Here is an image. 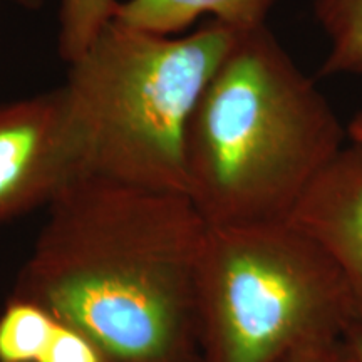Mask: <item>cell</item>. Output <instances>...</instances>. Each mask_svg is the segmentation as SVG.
<instances>
[{"label":"cell","instance_id":"7a4b0ae2","mask_svg":"<svg viewBox=\"0 0 362 362\" xmlns=\"http://www.w3.org/2000/svg\"><path fill=\"white\" fill-rule=\"evenodd\" d=\"M346 136L269 25L243 30L189 117L187 194L208 226L288 220Z\"/></svg>","mask_w":362,"mask_h":362},{"label":"cell","instance_id":"9a60e30c","mask_svg":"<svg viewBox=\"0 0 362 362\" xmlns=\"http://www.w3.org/2000/svg\"><path fill=\"white\" fill-rule=\"evenodd\" d=\"M12 2L24 8H29V11H37V8L42 7L44 0H12Z\"/></svg>","mask_w":362,"mask_h":362},{"label":"cell","instance_id":"ba28073f","mask_svg":"<svg viewBox=\"0 0 362 362\" xmlns=\"http://www.w3.org/2000/svg\"><path fill=\"white\" fill-rule=\"evenodd\" d=\"M314 13L329 39L320 72L362 78V0H314Z\"/></svg>","mask_w":362,"mask_h":362},{"label":"cell","instance_id":"8992f818","mask_svg":"<svg viewBox=\"0 0 362 362\" xmlns=\"http://www.w3.org/2000/svg\"><path fill=\"white\" fill-rule=\"evenodd\" d=\"M288 220L334 257L362 296V141L344 144Z\"/></svg>","mask_w":362,"mask_h":362},{"label":"cell","instance_id":"8fae6325","mask_svg":"<svg viewBox=\"0 0 362 362\" xmlns=\"http://www.w3.org/2000/svg\"><path fill=\"white\" fill-rule=\"evenodd\" d=\"M37 362H101V356L88 337L57 322Z\"/></svg>","mask_w":362,"mask_h":362},{"label":"cell","instance_id":"30bf717a","mask_svg":"<svg viewBox=\"0 0 362 362\" xmlns=\"http://www.w3.org/2000/svg\"><path fill=\"white\" fill-rule=\"evenodd\" d=\"M117 6V0H61L59 54L67 64L83 56L104 27L115 21Z\"/></svg>","mask_w":362,"mask_h":362},{"label":"cell","instance_id":"6da1fadb","mask_svg":"<svg viewBox=\"0 0 362 362\" xmlns=\"http://www.w3.org/2000/svg\"><path fill=\"white\" fill-rule=\"evenodd\" d=\"M47 210L12 298L83 334L101 362H205L198 267L206 223L187 194L84 173Z\"/></svg>","mask_w":362,"mask_h":362},{"label":"cell","instance_id":"9c48e42d","mask_svg":"<svg viewBox=\"0 0 362 362\" xmlns=\"http://www.w3.org/2000/svg\"><path fill=\"white\" fill-rule=\"evenodd\" d=\"M56 324L42 307L8 297L0 314V362H37Z\"/></svg>","mask_w":362,"mask_h":362},{"label":"cell","instance_id":"5bb4252c","mask_svg":"<svg viewBox=\"0 0 362 362\" xmlns=\"http://www.w3.org/2000/svg\"><path fill=\"white\" fill-rule=\"evenodd\" d=\"M347 138L362 141V110L352 117L351 123L347 124Z\"/></svg>","mask_w":362,"mask_h":362},{"label":"cell","instance_id":"5b68a950","mask_svg":"<svg viewBox=\"0 0 362 362\" xmlns=\"http://www.w3.org/2000/svg\"><path fill=\"white\" fill-rule=\"evenodd\" d=\"M79 175L64 88L0 104V223L49 206Z\"/></svg>","mask_w":362,"mask_h":362},{"label":"cell","instance_id":"3957f363","mask_svg":"<svg viewBox=\"0 0 362 362\" xmlns=\"http://www.w3.org/2000/svg\"><path fill=\"white\" fill-rule=\"evenodd\" d=\"M237 35L216 21L178 39L104 27L62 86L84 173L187 194L189 117Z\"/></svg>","mask_w":362,"mask_h":362},{"label":"cell","instance_id":"4fadbf2b","mask_svg":"<svg viewBox=\"0 0 362 362\" xmlns=\"http://www.w3.org/2000/svg\"><path fill=\"white\" fill-rule=\"evenodd\" d=\"M344 341L347 342L352 354H354L356 362H362V320L356 325H352L349 332L346 334Z\"/></svg>","mask_w":362,"mask_h":362},{"label":"cell","instance_id":"277c9868","mask_svg":"<svg viewBox=\"0 0 362 362\" xmlns=\"http://www.w3.org/2000/svg\"><path fill=\"white\" fill-rule=\"evenodd\" d=\"M198 310L205 362H277L342 341L362 320V296L291 220L206 225Z\"/></svg>","mask_w":362,"mask_h":362},{"label":"cell","instance_id":"52a82bcc","mask_svg":"<svg viewBox=\"0 0 362 362\" xmlns=\"http://www.w3.org/2000/svg\"><path fill=\"white\" fill-rule=\"evenodd\" d=\"M274 4L275 0H126L117 6L115 21L143 33L173 35L208 13L243 33L265 25Z\"/></svg>","mask_w":362,"mask_h":362},{"label":"cell","instance_id":"7c38bea8","mask_svg":"<svg viewBox=\"0 0 362 362\" xmlns=\"http://www.w3.org/2000/svg\"><path fill=\"white\" fill-rule=\"evenodd\" d=\"M277 362H356L347 342L332 341L302 347L284 356Z\"/></svg>","mask_w":362,"mask_h":362}]
</instances>
